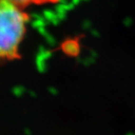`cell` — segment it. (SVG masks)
Segmentation results:
<instances>
[{"label": "cell", "mask_w": 135, "mask_h": 135, "mask_svg": "<svg viewBox=\"0 0 135 135\" xmlns=\"http://www.w3.org/2000/svg\"><path fill=\"white\" fill-rule=\"evenodd\" d=\"M30 15L9 0H0V65L21 59Z\"/></svg>", "instance_id": "1"}, {"label": "cell", "mask_w": 135, "mask_h": 135, "mask_svg": "<svg viewBox=\"0 0 135 135\" xmlns=\"http://www.w3.org/2000/svg\"><path fill=\"white\" fill-rule=\"evenodd\" d=\"M21 8H25L30 5H42L47 3H56L60 0H9Z\"/></svg>", "instance_id": "2"}]
</instances>
